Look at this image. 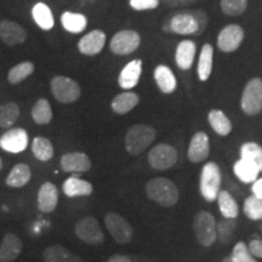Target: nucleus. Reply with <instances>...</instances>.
Segmentation results:
<instances>
[{
  "label": "nucleus",
  "mask_w": 262,
  "mask_h": 262,
  "mask_svg": "<svg viewBox=\"0 0 262 262\" xmlns=\"http://www.w3.org/2000/svg\"><path fill=\"white\" fill-rule=\"evenodd\" d=\"M146 194L164 208H170L179 202L180 192L178 186L166 178H155L146 185Z\"/></svg>",
  "instance_id": "1"
},
{
  "label": "nucleus",
  "mask_w": 262,
  "mask_h": 262,
  "mask_svg": "<svg viewBox=\"0 0 262 262\" xmlns=\"http://www.w3.org/2000/svg\"><path fill=\"white\" fill-rule=\"evenodd\" d=\"M155 127L147 124H136L127 130L125 135V148L131 156H140L156 140Z\"/></svg>",
  "instance_id": "2"
},
{
  "label": "nucleus",
  "mask_w": 262,
  "mask_h": 262,
  "mask_svg": "<svg viewBox=\"0 0 262 262\" xmlns=\"http://www.w3.org/2000/svg\"><path fill=\"white\" fill-rule=\"evenodd\" d=\"M221 170L217 164L214 162L206 163L202 169L201 183H199L201 194L206 202L211 203L216 201L221 191Z\"/></svg>",
  "instance_id": "3"
},
{
  "label": "nucleus",
  "mask_w": 262,
  "mask_h": 262,
  "mask_svg": "<svg viewBox=\"0 0 262 262\" xmlns=\"http://www.w3.org/2000/svg\"><path fill=\"white\" fill-rule=\"evenodd\" d=\"M193 229L196 241L203 247H211L217 241L215 216L209 211L202 210L196 212L193 220Z\"/></svg>",
  "instance_id": "4"
},
{
  "label": "nucleus",
  "mask_w": 262,
  "mask_h": 262,
  "mask_svg": "<svg viewBox=\"0 0 262 262\" xmlns=\"http://www.w3.org/2000/svg\"><path fill=\"white\" fill-rule=\"evenodd\" d=\"M241 107L248 116H256L262 111V80L258 78L249 80L242 94Z\"/></svg>",
  "instance_id": "5"
},
{
  "label": "nucleus",
  "mask_w": 262,
  "mask_h": 262,
  "mask_svg": "<svg viewBox=\"0 0 262 262\" xmlns=\"http://www.w3.org/2000/svg\"><path fill=\"white\" fill-rule=\"evenodd\" d=\"M51 91L54 97L61 103H72L79 100L80 86L77 81L63 75H57L51 80Z\"/></svg>",
  "instance_id": "6"
},
{
  "label": "nucleus",
  "mask_w": 262,
  "mask_h": 262,
  "mask_svg": "<svg viewBox=\"0 0 262 262\" xmlns=\"http://www.w3.org/2000/svg\"><path fill=\"white\" fill-rule=\"evenodd\" d=\"M104 225L118 244H127L133 241V226L122 215L117 212H107L104 216Z\"/></svg>",
  "instance_id": "7"
},
{
  "label": "nucleus",
  "mask_w": 262,
  "mask_h": 262,
  "mask_svg": "<svg viewBox=\"0 0 262 262\" xmlns=\"http://www.w3.org/2000/svg\"><path fill=\"white\" fill-rule=\"evenodd\" d=\"M75 235L84 243L90 245H101L104 242L102 228L93 216L80 219L74 226Z\"/></svg>",
  "instance_id": "8"
},
{
  "label": "nucleus",
  "mask_w": 262,
  "mask_h": 262,
  "mask_svg": "<svg viewBox=\"0 0 262 262\" xmlns=\"http://www.w3.org/2000/svg\"><path fill=\"white\" fill-rule=\"evenodd\" d=\"M178 149L169 143H159L148 153V163L153 169L164 171L172 168L178 162Z\"/></svg>",
  "instance_id": "9"
},
{
  "label": "nucleus",
  "mask_w": 262,
  "mask_h": 262,
  "mask_svg": "<svg viewBox=\"0 0 262 262\" xmlns=\"http://www.w3.org/2000/svg\"><path fill=\"white\" fill-rule=\"evenodd\" d=\"M141 38L140 34L131 29H125V31L118 32L114 34L110 44V49L113 54L116 55H130L134 51L137 50L140 47Z\"/></svg>",
  "instance_id": "10"
},
{
  "label": "nucleus",
  "mask_w": 262,
  "mask_h": 262,
  "mask_svg": "<svg viewBox=\"0 0 262 262\" xmlns=\"http://www.w3.org/2000/svg\"><path fill=\"white\" fill-rule=\"evenodd\" d=\"M201 17L191 12H180L170 19V31L181 35L199 34L202 32L203 26Z\"/></svg>",
  "instance_id": "11"
},
{
  "label": "nucleus",
  "mask_w": 262,
  "mask_h": 262,
  "mask_svg": "<svg viewBox=\"0 0 262 262\" xmlns=\"http://www.w3.org/2000/svg\"><path fill=\"white\" fill-rule=\"evenodd\" d=\"M28 140L27 131L21 127H14L0 137V148L9 153H21L27 148Z\"/></svg>",
  "instance_id": "12"
},
{
  "label": "nucleus",
  "mask_w": 262,
  "mask_h": 262,
  "mask_svg": "<svg viewBox=\"0 0 262 262\" xmlns=\"http://www.w3.org/2000/svg\"><path fill=\"white\" fill-rule=\"evenodd\" d=\"M244 39V31L238 25H228L217 37V47L224 52H233L241 47Z\"/></svg>",
  "instance_id": "13"
},
{
  "label": "nucleus",
  "mask_w": 262,
  "mask_h": 262,
  "mask_svg": "<svg viewBox=\"0 0 262 262\" xmlns=\"http://www.w3.org/2000/svg\"><path fill=\"white\" fill-rule=\"evenodd\" d=\"M210 153V141L205 133L199 131L192 136L188 146L187 157L192 163H202Z\"/></svg>",
  "instance_id": "14"
},
{
  "label": "nucleus",
  "mask_w": 262,
  "mask_h": 262,
  "mask_svg": "<svg viewBox=\"0 0 262 262\" xmlns=\"http://www.w3.org/2000/svg\"><path fill=\"white\" fill-rule=\"evenodd\" d=\"M58 204L57 187L51 182L42 183L38 192L37 205L38 210L42 214H50L56 209Z\"/></svg>",
  "instance_id": "15"
},
{
  "label": "nucleus",
  "mask_w": 262,
  "mask_h": 262,
  "mask_svg": "<svg viewBox=\"0 0 262 262\" xmlns=\"http://www.w3.org/2000/svg\"><path fill=\"white\" fill-rule=\"evenodd\" d=\"M61 169L64 172H86L91 169V160L85 153L71 152L66 153L61 158Z\"/></svg>",
  "instance_id": "16"
},
{
  "label": "nucleus",
  "mask_w": 262,
  "mask_h": 262,
  "mask_svg": "<svg viewBox=\"0 0 262 262\" xmlns=\"http://www.w3.org/2000/svg\"><path fill=\"white\" fill-rule=\"evenodd\" d=\"M104 44H106V34L100 29H95L80 39L78 42V49L81 54L94 56L102 51Z\"/></svg>",
  "instance_id": "17"
},
{
  "label": "nucleus",
  "mask_w": 262,
  "mask_h": 262,
  "mask_svg": "<svg viewBox=\"0 0 262 262\" xmlns=\"http://www.w3.org/2000/svg\"><path fill=\"white\" fill-rule=\"evenodd\" d=\"M24 244L15 233H5L0 244V262H12L22 253Z\"/></svg>",
  "instance_id": "18"
},
{
  "label": "nucleus",
  "mask_w": 262,
  "mask_h": 262,
  "mask_svg": "<svg viewBox=\"0 0 262 262\" xmlns=\"http://www.w3.org/2000/svg\"><path fill=\"white\" fill-rule=\"evenodd\" d=\"M0 38L9 47L21 44L27 39V32L21 25L12 21L0 22Z\"/></svg>",
  "instance_id": "19"
},
{
  "label": "nucleus",
  "mask_w": 262,
  "mask_h": 262,
  "mask_svg": "<svg viewBox=\"0 0 262 262\" xmlns=\"http://www.w3.org/2000/svg\"><path fill=\"white\" fill-rule=\"evenodd\" d=\"M141 73H142V61H130L120 72L119 78H118L119 86L124 90H130L135 88L140 81Z\"/></svg>",
  "instance_id": "20"
},
{
  "label": "nucleus",
  "mask_w": 262,
  "mask_h": 262,
  "mask_svg": "<svg viewBox=\"0 0 262 262\" xmlns=\"http://www.w3.org/2000/svg\"><path fill=\"white\" fill-rule=\"evenodd\" d=\"M45 262H84L79 255L72 253L61 244H54L48 247L42 253Z\"/></svg>",
  "instance_id": "21"
},
{
  "label": "nucleus",
  "mask_w": 262,
  "mask_h": 262,
  "mask_svg": "<svg viewBox=\"0 0 262 262\" xmlns=\"http://www.w3.org/2000/svg\"><path fill=\"white\" fill-rule=\"evenodd\" d=\"M196 47L194 41L183 40L178 45L175 52V61L180 70L188 71L192 67L195 57Z\"/></svg>",
  "instance_id": "22"
},
{
  "label": "nucleus",
  "mask_w": 262,
  "mask_h": 262,
  "mask_svg": "<svg viewBox=\"0 0 262 262\" xmlns=\"http://www.w3.org/2000/svg\"><path fill=\"white\" fill-rule=\"evenodd\" d=\"M155 80L159 90L164 94H172L178 88L175 74L168 66L159 64L155 70Z\"/></svg>",
  "instance_id": "23"
},
{
  "label": "nucleus",
  "mask_w": 262,
  "mask_h": 262,
  "mask_svg": "<svg viewBox=\"0 0 262 262\" xmlns=\"http://www.w3.org/2000/svg\"><path fill=\"white\" fill-rule=\"evenodd\" d=\"M62 191L67 196H85L90 195L94 192L93 185L89 181H85L77 176H71L62 185Z\"/></svg>",
  "instance_id": "24"
},
{
  "label": "nucleus",
  "mask_w": 262,
  "mask_h": 262,
  "mask_svg": "<svg viewBox=\"0 0 262 262\" xmlns=\"http://www.w3.org/2000/svg\"><path fill=\"white\" fill-rule=\"evenodd\" d=\"M32 179V171L31 168L25 163L16 164L11 171L9 172L8 178H6L5 182L9 187L12 188H21L31 181Z\"/></svg>",
  "instance_id": "25"
},
{
  "label": "nucleus",
  "mask_w": 262,
  "mask_h": 262,
  "mask_svg": "<svg viewBox=\"0 0 262 262\" xmlns=\"http://www.w3.org/2000/svg\"><path fill=\"white\" fill-rule=\"evenodd\" d=\"M139 95L135 93H131V91H125V93L117 95V96L113 98L111 107H112V111L114 113L123 116V114H126L129 113L130 111H133L134 108L139 104Z\"/></svg>",
  "instance_id": "26"
},
{
  "label": "nucleus",
  "mask_w": 262,
  "mask_h": 262,
  "mask_svg": "<svg viewBox=\"0 0 262 262\" xmlns=\"http://www.w3.org/2000/svg\"><path fill=\"white\" fill-rule=\"evenodd\" d=\"M233 171L239 181L243 183H254L257 180L258 173H260V170L255 164L243 158L234 163Z\"/></svg>",
  "instance_id": "27"
},
{
  "label": "nucleus",
  "mask_w": 262,
  "mask_h": 262,
  "mask_svg": "<svg viewBox=\"0 0 262 262\" xmlns=\"http://www.w3.org/2000/svg\"><path fill=\"white\" fill-rule=\"evenodd\" d=\"M212 61H214V48L210 44H204L198 61V78L201 81H206L210 77Z\"/></svg>",
  "instance_id": "28"
},
{
  "label": "nucleus",
  "mask_w": 262,
  "mask_h": 262,
  "mask_svg": "<svg viewBox=\"0 0 262 262\" xmlns=\"http://www.w3.org/2000/svg\"><path fill=\"white\" fill-rule=\"evenodd\" d=\"M208 122L210 124L211 129L217 135L227 136L232 131V123L227 116L220 110H212L208 114Z\"/></svg>",
  "instance_id": "29"
},
{
  "label": "nucleus",
  "mask_w": 262,
  "mask_h": 262,
  "mask_svg": "<svg viewBox=\"0 0 262 262\" xmlns=\"http://www.w3.org/2000/svg\"><path fill=\"white\" fill-rule=\"evenodd\" d=\"M222 216L225 219H237L239 215V206L233 195L228 191H220L216 198Z\"/></svg>",
  "instance_id": "30"
},
{
  "label": "nucleus",
  "mask_w": 262,
  "mask_h": 262,
  "mask_svg": "<svg viewBox=\"0 0 262 262\" xmlns=\"http://www.w3.org/2000/svg\"><path fill=\"white\" fill-rule=\"evenodd\" d=\"M32 16L35 24L40 27L42 31H50L54 27L55 19L50 8L44 3H38L32 10Z\"/></svg>",
  "instance_id": "31"
},
{
  "label": "nucleus",
  "mask_w": 262,
  "mask_h": 262,
  "mask_svg": "<svg viewBox=\"0 0 262 262\" xmlns=\"http://www.w3.org/2000/svg\"><path fill=\"white\" fill-rule=\"evenodd\" d=\"M61 22L66 31L70 33H74V34L83 32L88 26L86 16L70 11H66L64 14L61 16Z\"/></svg>",
  "instance_id": "32"
},
{
  "label": "nucleus",
  "mask_w": 262,
  "mask_h": 262,
  "mask_svg": "<svg viewBox=\"0 0 262 262\" xmlns=\"http://www.w3.org/2000/svg\"><path fill=\"white\" fill-rule=\"evenodd\" d=\"M32 152L40 162H49L54 157V146L47 137L38 136L33 140Z\"/></svg>",
  "instance_id": "33"
},
{
  "label": "nucleus",
  "mask_w": 262,
  "mask_h": 262,
  "mask_svg": "<svg viewBox=\"0 0 262 262\" xmlns=\"http://www.w3.org/2000/svg\"><path fill=\"white\" fill-rule=\"evenodd\" d=\"M32 118L39 125H47L52 120V110L50 103L45 98H40L32 108Z\"/></svg>",
  "instance_id": "34"
},
{
  "label": "nucleus",
  "mask_w": 262,
  "mask_h": 262,
  "mask_svg": "<svg viewBox=\"0 0 262 262\" xmlns=\"http://www.w3.org/2000/svg\"><path fill=\"white\" fill-rule=\"evenodd\" d=\"M241 158L247 159L262 171V147L256 142H245L241 147Z\"/></svg>",
  "instance_id": "35"
},
{
  "label": "nucleus",
  "mask_w": 262,
  "mask_h": 262,
  "mask_svg": "<svg viewBox=\"0 0 262 262\" xmlns=\"http://www.w3.org/2000/svg\"><path fill=\"white\" fill-rule=\"evenodd\" d=\"M235 228H237V220L235 219H225L216 224V233L217 241L221 244H228L234 237Z\"/></svg>",
  "instance_id": "36"
},
{
  "label": "nucleus",
  "mask_w": 262,
  "mask_h": 262,
  "mask_svg": "<svg viewBox=\"0 0 262 262\" xmlns=\"http://www.w3.org/2000/svg\"><path fill=\"white\" fill-rule=\"evenodd\" d=\"M33 72H34V64H33L32 62L26 61L22 62V63L16 64L15 67H12L11 70H10L8 74L9 83L12 85L21 83V81L27 79Z\"/></svg>",
  "instance_id": "37"
},
{
  "label": "nucleus",
  "mask_w": 262,
  "mask_h": 262,
  "mask_svg": "<svg viewBox=\"0 0 262 262\" xmlns=\"http://www.w3.org/2000/svg\"><path fill=\"white\" fill-rule=\"evenodd\" d=\"M19 117V108L15 102L0 104V127H10Z\"/></svg>",
  "instance_id": "38"
},
{
  "label": "nucleus",
  "mask_w": 262,
  "mask_h": 262,
  "mask_svg": "<svg viewBox=\"0 0 262 262\" xmlns=\"http://www.w3.org/2000/svg\"><path fill=\"white\" fill-rule=\"evenodd\" d=\"M244 214L253 221L262 220V198L250 195L244 202Z\"/></svg>",
  "instance_id": "39"
},
{
  "label": "nucleus",
  "mask_w": 262,
  "mask_h": 262,
  "mask_svg": "<svg viewBox=\"0 0 262 262\" xmlns=\"http://www.w3.org/2000/svg\"><path fill=\"white\" fill-rule=\"evenodd\" d=\"M248 0H221V9L228 16H239L247 10Z\"/></svg>",
  "instance_id": "40"
},
{
  "label": "nucleus",
  "mask_w": 262,
  "mask_h": 262,
  "mask_svg": "<svg viewBox=\"0 0 262 262\" xmlns=\"http://www.w3.org/2000/svg\"><path fill=\"white\" fill-rule=\"evenodd\" d=\"M231 258L233 262H257L250 251H249L248 245L244 242H238L232 250Z\"/></svg>",
  "instance_id": "41"
},
{
  "label": "nucleus",
  "mask_w": 262,
  "mask_h": 262,
  "mask_svg": "<svg viewBox=\"0 0 262 262\" xmlns=\"http://www.w3.org/2000/svg\"><path fill=\"white\" fill-rule=\"evenodd\" d=\"M130 6L136 11L143 10H153L158 8L159 0H129Z\"/></svg>",
  "instance_id": "42"
},
{
  "label": "nucleus",
  "mask_w": 262,
  "mask_h": 262,
  "mask_svg": "<svg viewBox=\"0 0 262 262\" xmlns=\"http://www.w3.org/2000/svg\"><path fill=\"white\" fill-rule=\"evenodd\" d=\"M248 249L254 257L262 258V239H253L248 244Z\"/></svg>",
  "instance_id": "43"
},
{
  "label": "nucleus",
  "mask_w": 262,
  "mask_h": 262,
  "mask_svg": "<svg viewBox=\"0 0 262 262\" xmlns=\"http://www.w3.org/2000/svg\"><path fill=\"white\" fill-rule=\"evenodd\" d=\"M251 192L254 195L262 198V179H257L251 186Z\"/></svg>",
  "instance_id": "44"
},
{
  "label": "nucleus",
  "mask_w": 262,
  "mask_h": 262,
  "mask_svg": "<svg viewBox=\"0 0 262 262\" xmlns=\"http://www.w3.org/2000/svg\"><path fill=\"white\" fill-rule=\"evenodd\" d=\"M107 262H133L125 255H114V256L108 258Z\"/></svg>",
  "instance_id": "45"
},
{
  "label": "nucleus",
  "mask_w": 262,
  "mask_h": 262,
  "mask_svg": "<svg viewBox=\"0 0 262 262\" xmlns=\"http://www.w3.org/2000/svg\"><path fill=\"white\" fill-rule=\"evenodd\" d=\"M222 262H233L232 261V258H231V255H229V256H226L224 260H222Z\"/></svg>",
  "instance_id": "46"
},
{
  "label": "nucleus",
  "mask_w": 262,
  "mask_h": 262,
  "mask_svg": "<svg viewBox=\"0 0 262 262\" xmlns=\"http://www.w3.org/2000/svg\"><path fill=\"white\" fill-rule=\"evenodd\" d=\"M2 169H3V160L0 158V171H2Z\"/></svg>",
  "instance_id": "47"
}]
</instances>
